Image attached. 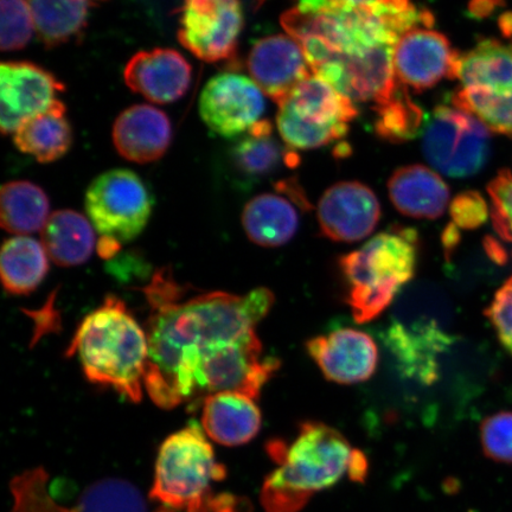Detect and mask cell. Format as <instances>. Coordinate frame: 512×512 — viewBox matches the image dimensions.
<instances>
[{"label":"cell","instance_id":"cell-18","mask_svg":"<svg viewBox=\"0 0 512 512\" xmlns=\"http://www.w3.org/2000/svg\"><path fill=\"white\" fill-rule=\"evenodd\" d=\"M247 67L256 85L278 105L313 73L300 44L286 35L268 36L256 42Z\"/></svg>","mask_w":512,"mask_h":512},{"label":"cell","instance_id":"cell-34","mask_svg":"<svg viewBox=\"0 0 512 512\" xmlns=\"http://www.w3.org/2000/svg\"><path fill=\"white\" fill-rule=\"evenodd\" d=\"M0 46L3 51H16L27 47L35 31L28 0H2L0 2Z\"/></svg>","mask_w":512,"mask_h":512},{"label":"cell","instance_id":"cell-6","mask_svg":"<svg viewBox=\"0 0 512 512\" xmlns=\"http://www.w3.org/2000/svg\"><path fill=\"white\" fill-rule=\"evenodd\" d=\"M226 477L207 434L191 422L160 445L150 498L175 512H206L214 484Z\"/></svg>","mask_w":512,"mask_h":512},{"label":"cell","instance_id":"cell-28","mask_svg":"<svg viewBox=\"0 0 512 512\" xmlns=\"http://www.w3.org/2000/svg\"><path fill=\"white\" fill-rule=\"evenodd\" d=\"M270 121L261 120L233 147V162L247 177H264L277 170L281 163L296 168L299 157L290 147L281 146L272 137Z\"/></svg>","mask_w":512,"mask_h":512},{"label":"cell","instance_id":"cell-36","mask_svg":"<svg viewBox=\"0 0 512 512\" xmlns=\"http://www.w3.org/2000/svg\"><path fill=\"white\" fill-rule=\"evenodd\" d=\"M491 200V219L496 233L512 243V174L501 170L488 185Z\"/></svg>","mask_w":512,"mask_h":512},{"label":"cell","instance_id":"cell-20","mask_svg":"<svg viewBox=\"0 0 512 512\" xmlns=\"http://www.w3.org/2000/svg\"><path fill=\"white\" fill-rule=\"evenodd\" d=\"M172 126L168 115L149 105L121 113L113 126V143L121 157L138 164L156 162L168 151Z\"/></svg>","mask_w":512,"mask_h":512},{"label":"cell","instance_id":"cell-17","mask_svg":"<svg viewBox=\"0 0 512 512\" xmlns=\"http://www.w3.org/2000/svg\"><path fill=\"white\" fill-rule=\"evenodd\" d=\"M305 348L325 379L338 384L366 382L379 364V348L374 339L351 328L313 337Z\"/></svg>","mask_w":512,"mask_h":512},{"label":"cell","instance_id":"cell-39","mask_svg":"<svg viewBox=\"0 0 512 512\" xmlns=\"http://www.w3.org/2000/svg\"><path fill=\"white\" fill-rule=\"evenodd\" d=\"M206 512H252V507L246 498L223 492L211 499Z\"/></svg>","mask_w":512,"mask_h":512},{"label":"cell","instance_id":"cell-7","mask_svg":"<svg viewBox=\"0 0 512 512\" xmlns=\"http://www.w3.org/2000/svg\"><path fill=\"white\" fill-rule=\"evenodd\" d=\"M357 114L347 96L312 73L281 102L277 125L290 149L311 150L347 136Z\"/></svg>","mask_w":512,"mask_h":512},{"label":"cell","instance_id":"cell-14","mask_svg":"<svg viewBox=\"0 0 512 512\" xmlns=\"http://www.w3.org/2000/svg\"><path fill=\"white\" fill-rule=\"evenodd\" d=\"M64 86L48 70L31 62L0 66V128L15 133L25 120L47 111Z\"/></svg>","mask_w":512,"mask_h":512},{"label":"cell","instance_id":"cell-33","mask_svg":"<svg viewBox=\"0 0 512 512\" xmlns=\"http://www.w3.org/2000/svg\"><path fill=\"white\" fill-rule=\"evenodd\" d=\"M453 105L482 121L490 131L512 139V91L491 93L460 88L453 95Z\"/></svg>","mask_w":512,"mask_h":512},{"label":"cell","instance_id":"cell-15","mask_svg":"<svg viewBox=\"0 0 512 512\" xmlns=\"http://www.w3.org/2000/svg\"><path fill=\"white\" fill-rule=\"evenodd\" d=\"M459 55L441 32L425 27L409 30L394 48L396 79L416 92L426 91L444 78H454Z\"/></svg>","mask_w":512,"mask_h":512},{"label":"cell","instance_id":"cell-42","mask_svg":"<svg viewBox=\"0 0 512 512\" xmlns=\"http://www.w3.org/2000/svg\"><path fill=\"white\" fill-rule=\"evenodd\" d=\"M460 238H462V235L459 233V228L454 226L453 223L448 224L443 234V243L447 256H451L454 248L459 245Z\"/></svg>","mask_w":512,"mask_h":512},{"label":"cell","instance_id":"cell-11","mask_svg":"<svg viewBox=\"0 0 512 512\" xmlns=\"http://www.w3.org/2000/svg\"><path fill=\"white\" fill-rule=\"evenodd\" d=\"M441 318L432 313H402L387 330L386 344L409 379L424 384L437 381L439 358L453 341Z\"/></svg>","mask_w":512,"mask_h":512},{"label":"cell","instance_id":"cell-22","mask_svg":"<svg viewBox=\"0 0 512 512\" xmlns=\"http://www.w3.org/2000/svg\"><path fill=\"white\" fill-rule=\"evenodd\" d=\"M262 416L255 400L236 392L208 396L202 405V428L222 446L246 445L261 430Z\"/></svg>","mask_w":512,"mask_h":512},{"label":"cell","instance_id":"cell-8","mask_svg":"<svg viewBox=\"0 0 512 512\" xmlns=\"http://www.w3.org/2000/svg\"><path fill=\"white\" fill-rule=\"evenodd\" d=\"M153 197L136 172L114 169L96 177L86 192V211L100 239L124 245L138 238L149 222Z\"/></svg>","mask_w":512,"mask_h":512},{"label":"cell","instance_id":"cell-21","mask_svg":"<svg viewBox=\"0 0 512 512\" xmlns=\"http://www.w3.org/2000/svg\"><path fill=\"white\" fill-rule=\"evenodd\" d=\"M390 201L402 215L418 220H437L450 202L451 191L437 172L427 166H403L389 178Z\"/></svg>","mask_w":512,"mask_h":512},{"label":"cell","instance_id":"cell-44","mask_svg":"<svg viewBox=\"0 0 512 512\" xmlns=\"http://www.w3.org/2000/svg\"><path fill=\"white\" fill-rule=\"evenodd\" d=\"M329 2L335 6H344V8H351V6H361L379 3L382 2V0H329Z\"/></svg>","mask_w":512,"mask_h":512},{"label":"cell","instance_id":"cell-4","mask_svg":"<svg viewBox=\"0 0 512 512\" xmlns=\"http://www.w3.org/2000/svg\"><path fill=\"white\" fill-rule=\"evenodd\" d=\"M74 354L89 382L112 388L133 403L142 401L149 344L123 300L108 296L83 319L67 350L68 356Z\"/></svg>","mask_w":512,"mask_h":512},{"label":"cell","instance_id":"cell-5","mask_svg":"<svg viewBox=\"0 0 512 512\" xmlns=\"http://www.w3.org/2000/svg\"><path fill=\"white\" fill-rule=\"evenodd\" d=\"M419 259L416 230L394 226L338 260L347 304L357 323L376 319L414 278Z\"/></svg>","mask_w":512,"mask_h":512},{"label":"cell","instance_id":"cell-46","mask_svg":"<svg viewBox=\"0 0 512 512\" xmlns=\"http://www.w3.org/2000/svg\"><path fill=\"white\" fill-rule=\"evenodd\" d=\"M258 2H260V3H261V2H262V0H258Z\"/></svg>","mask_w":512,"mask_h":512},{"label":"cell","instance_id":"cell-24","mask_svg":"<svg viewBox=\"0 0 512 512\" xmlns=\"http://www.w3.org/2000/svg\"><path fill=\"white\" fill-rule=\"evenodd\" d=\"M242 226L247 238L260 247L286 245L299 228L297 208L285 196L261 194L246 204Z\"/></svg>","mask_w":512,"mask_h":512},{"label":"cell","instance_id":"cell-27","mask_svg":"<svg viewBox=\"0 0 512 512\" xmlns=\"http://www.w3.org/2000/svg\"><path fill=\"white\" fill-rule=\"evenodd\" d=\"M42 242L29 236L6 240L0 256V273L5 291L27 296L42 284L49 272V261Z\"/></svg>","mask_w":512,"mask_h":512},{"label":"cell","instance_id":"cell-35","mask_svg":"<svg viewBox=\"0 0 512 512\" xmlns=\"http://www.w3.org/2000/svg\"><path fill=\"white\" fill-rule=\"evenodd\" d=\"M480 441L486 457L512 464V412H498L480 425Z\"/></svg>","mask_w":512,"mask_h":512},{"label":"cell","instance_id":"cell-23","mask_svg":"<svg viewBox=\"0 0 512 512\" xmlns=\"http://www.w3.org/2000/svg\"><path fill=\"white\" fill-rule=\"evenodd\" d=\"M462 88L491 93L512 91V43L484 38L465 54H460L454 78Z\"/></svg>","mask_w":512,"mask_h":512},{"label":"cell","instance_id":"cell-26","mask_svg":"<svg viewBox=\"0 0 512 512\" xmlns=\"http://www.w3.org/2000/svg\"><path fill=\"white\" fill-rule=\"evenodd\" d=\"M92 222L74 210L51 214L42 230V245L55 265L74 267L85 264L95 248Z\"/></svg>","mask_w":512,"mask_h":512},{"label":"cell","instance_id":"cell-25","mask_svg":"<svg viewBox=\"0 0 512 512\" xmlns=\"http://www.w3.org/2000/svg\"><path fill=\"white\" fill-rule=\"evenodd\" d=\"M14 142L19 151L40 163L66 156L73 145V130L63 102L57 99L47 111L25 120L14 133Z\"/></svg>","mask_w":512,"mask_h":512},{"label":"cell","instance_id":"cell-32","mask_svg":"<svg viewBox=\"0 0 512 512\" xmlns=\"http://www.w3.org/2000/svg\"><path fill=\"white\" fill-rule=\"evenodd\" d=\"M69 512H175L169 508H150L136 486L118 478L99 480L88 486L78 505Z\"/></svg>","mask_w":512,"mask_h":512},{"label":"cell","instance_id":"cell-38","mask_svg":"<svg viewBox=\"0 0 512 512\" xmlns=\"http://www.w3.org/2000/svg\"><path fill=\"white\" fill-rule=\"evenodd\" d=\"M496 330L499 342L512 355V278L496 292L491 305L485 310Z\"/></svg>","mask_w":512,"mask_h":512},{"label":"cell","instance_id":"cell-2","mask_svg":"<svg viewBox=\"0 0 512 512\" xmlns=\"http://www.w3.org/2000/svg\"><path fill=\"white\" fill-rule=\"evenodd\" d=\"M281 24L300 44L315 72L337 56L395 47L407 31L432 28L434 17L411 0H382L351 8L332 5L329 0H300L281 17Z\"/></svg>","mask_w":512,"mask_h":512},{"label":"cell","instance_id":"cell-29","mask_svg":"<svg viewBox=\"0 0 512 512\" xmlns=\"http://www.w3.org/2000/svg\"><path fill=\"white\" fill-rule=\"evenodd\" d=\"M49 198L38 185L27 181L3 185L0 217L6 232L27 236L43 230L49 219Z\"/></svg>","mask_w":512,"mask_h":512},{"label":"cell","instance_id":"cell-13","mask_svg":"<svg viewBox=\"0 0 512 512\" xmlns=\"http://www.w3.org/2000/svg\"><path fill=\"white\" fill-rule=\"evenodd\" d=\"M394 48L379 47L337 56L313 73L351 101H373L375 106L380 105L399 86L394 69Z\"/></svg>","mask_w":512,"mask_h":512},{"label":"cell","instance_id":"cell-3","mask_svg":"<svg viewBox=\"0 0 512 512\" xmlns=\"http://www.w3.org/2000/svg\"><path fill=\"white\" fill-rule=\"evenodd\" d=\"M267 452L278 469L262 485L261 505L266 512H299L313 494L344 476L354 482H364L368 476L366 456L323 422H303L293 443L274 439Z\"/></svg>","mask_w":512,"mask_h":512},{"label":"cell","instance_id":"cell-16","mask_svg":"<svg viewBox=\"0 0 512 512\" xmlns=\"http://www.w3.org/2000/svg\"><path fill=\"white\" fill-rule=\"evenodd\" d=\"M317 217L325 238L336 242H357L374 232L380 221L381 206L367 185L339 182L320 198Z\"/></svg>","mask_w":512,"mask_h":512},{"label":"cell","instance_id":"cell-31","mask_svg":"<svg viewBox=\"0 0 512 512\" xmlns=\"http://www.w3.org/2000/svg\"><path fill=\"white\" fill-rule=\"evenodd\" d=\"M377 134L392 143L408 142L424 132L427 117L399 82L390 98L375 106Z\"/></svg>","mask_w":512,"mask_h":512},{"label":"cell","instance_id":"cell-19","mask_svg":"<svg viewBox=\"0 0 512 512\" xmlns=\"http://www.w3.org/2000/svg\"><path fill=\"white\" fill-rule=\"evenodd\" d=\"M191 66L174 49L139 51L126 64L124 79L128 88L153 104H171L188 92Z\"/></svg>","mask_w":512,"mask_h":512},{"label":"cell","instance_id":"cell-30","mask_svg":"<svg viewBox=\"0 0 512 512\" xmlns=\"http://www.w3.org/2000/svg\"><path fill=\"white\" fill-rule=\"evenodd\" d=\"M35 31L44 46L54 48L85 30L92 0H28Z\"/></svg>","mask_w":512,"mask_h":512},{"label":"cell","instance_id":"cell-10","mask_svg":"<svg viewBox=\"0 0 512 512\" xmlns=\"http://www.w3.org/2000/svg\"><path fill=\"white\" fill-rule=\"evenodd\" d=\"M178 41L197 59L219 62L233 57L243 28L239 0H184Z\"/></svg>","mask_w":512,"mask_h":512},{"label":"cell","instance_id":"cell-37","mask_svg":"<svg viewBox=\"0 0 512 512\" xmlns=\"http://www.w3.org/2000/svg\"><path fill=\"white\" fill-rule=\"evenodd\" d=\"M488 203L478 191H465L454 198L450 206L452 223L459 229L475 230L489 217Z\"/></svg>","mask_w":512,"mask_h":512},{"label":"cell","instance_id":"cell-12","mask_svg":"<svg viewBox=\"0 0 512 512\" xmlns=\"http://www.w3.org/2000/svg\"><path fill=\"white\" fill-rule=\"evenodd\" d=\"M265 111L264 92L241 74L222 73L211 78L200 98L201 118L217 136H245L261 121Z\"/></svg>","mask_w":512,"mask_h":512},{"label":"cell","instance_id":"cell-43","mask_svg":"<svg viewBox=\"0 0 512 512\" xmlns=\"http://www.w3.org/2000/svg\"><path fill=\"white\" fill-rule=\"evenodd\" d=\"M499 29H501L504 37L511 38L512 37V12H504V14L499 17L498 21Z\"/></svg>","mask_w":512,"mask_h":512},{"label":"cell","instance_id":"cell-40","mask_svg":"<svg viewBox=\"0 0 512 512\" xmlns=\"http://www.w3.org/2000/svg\"><path fill=\"white\" fill-rule=\"evenodd\" d=\"M503 0H472L470 10L476 17H488L499 6H503Z\"/></svg>","mask_w":512,"mask_h":512},{"label":"cell","instance_id":"cell-9","mask_svg":"<svg viewBox=\"0 0 512 512\" xmlns=\"http://www.w3.org/2000/svg\"><path fill=\"white\" fill-rule=\"evenodd\" d=\"M482 121L457 107L441 105L428 115L422 150L428 162L448 177L478 174L490 157V133Z\"/></svg>","mask_w":512,"mask_h":512},{"label":"cell","instance_id":"cell-45","mask_svg":"<svg viewBox=\"0 0 512 512\" xmlns=\"http://www.w3.org/2000/svg\"><path fill=\"white\" fill-rule=\"evenodd\" d=\"M92 2H94V0H92ZM98 2H102V0H98Z\"/></svg>","mask_w":512,"mask_h":512},{"label":"cell","instance_id":"cell-1","mask_svg":"<svg viewBox=\"0 0 512 512\" xmlns=\"http://www.w3.org/2000/svg\"><path fill=\"white\" fill-rule=\"evenodd\" d=\"M170 267L143 288L150 315L144 388L159 408L202 406L208 396L236 392L255 401L280 367L262 356L256 326L271 311L274 294L260 287L239 296L227 292L188 297Z\"/></svg>","mask_w":512,"mask_h":512},{"label":"cell","instance_id":"cell-41","mask_svg":"<svg viewBox=\"0 0 512 512\" xmlns=\"http://www.w3.org/2000/svg\"><path fill=\"white\" fill-rule=\"evenodd\" d=\"M486 252H488L491 259L499 265H504L508 261V253L502 247L501 243L495 239L486 238L484 242Z\"/></svg>","mask_w":512,"mask_h":512}]
</instances>
